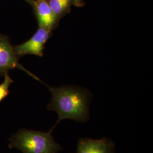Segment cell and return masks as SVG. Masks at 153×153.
I'll use <instances>...</instances> for the list:
<instances>
[{"instance_id": "obj_1", "label": "cell", "mask_w": 153, "mask_h": 153, "mask_svg": "<svg viewBox=\"0 0 153 153\" xmlns=\"http://www.w3.org/2000/svg\"><path fill=\"white\" fill-rule=\"evenodd\" d=\"M48 87L52 97L47 108L57 112L59 116L51 131L64 119H72L82 123L88 121L90 117L89 105L92 96L88 89L68 85L59 88Z\"/></svg>"}, {"instance_id": "obj_2", "label": "cell", "mask_w": 153, "mask_h": 153, "mask_svg": "<svg viewBox=\"0 0 153 153\" xmlns=\"http://www.w3.org/2000/svg\"><path fill=\"white\" fill-rule=\"evenodd\" d=\"M9 140V148L23 153H57L62 150L60 145L55 142L51 130L43 132L23 128Z\"/></svg>"}, {"instance_id": "obj_3", "label": "cell", "mask_w": 153, "mask_h": 153, "mask_svg": "<svg viewBox=\"0 0 153 153\" xmlns=\"http://www.w3.org/2000/svg\"><path fill=\"white\" fill-rule=\"evenodd\" d=\"M52 33L51 31L39 27L33 36L27 41L22 44L13 46L18 59L27 55L43 57L45 45L51 38Z\"/></svg>"}, {"instance_id": "obj_4", "label": "cell", "mask_w": 153, "mask_h": 153, "mask_svg": "<svg viewBox=\"0 0 153 153\" xmlns=\"http://www.w3.org/2000/svg\"><path fill=\"white\" fill-rule=\"evenodd\" d=\"M19 69L26 72L30 76L40 81L37 76L25 69L18 62L13 46L7 36L0 33V75L4 76L9 71Z\"/></svg>"}, {"instance_id": "obj_5", "label": "cell", "mask_w": 153, "mask_h": 153, "mask_svg": "<svg viewBox=\"0 0 153 153\" xmlns=\"http://www.w3.org/2000/svg\"><path fill=\"white\" fill-rule=\"evenodd\" d=\"M32 7L39 27L52 31L57 27L60 21L57 19L50 7L48 0H35Z\"/></svg>"}, {"instance_id": "obj_6", "label": "cell", "mask_w": 153, "mask_h": 153, "mask_svg": "<svg viewBox=\"0 0 153 153\" xmlns=\"http://www.w3.org/2000/svg\"><path fill=\"white\" fill-rule=\"evenodd\" d=\"M115 145L111 139L81 138L78 141L76 153H115Z\"/></svg>"}, {"instance_id": "obj_7", "label": "cell", "mask_w": 153, "mask_h": 153, "mask_svg": "<svg viewBox=\"0 0 153 153\" xmlns=\"http://www.w3.org/2000/svg\"><path fill=\"white\" fill-rule=\"evenodd\" d=\"M49 6L57 19H61L70 13L73 0H48Z\"/></svg>"}, {"instance_id": "obj_8", "label": "cell", "mask_w": 153, "mask_h": 153, "mask_svg": "<svg viewBox=\"0 0 153 153\" xmlns=\"http://www.w3.org/2000/svg\"><path fill=\"white\" fill-rule=\"evenodd\" d=\"M13 83V80L9 75V73L5 74L4 81L0 83V103L8 95L9 88Z\"/></svg>"}, {"instance_id": "obj_9", "label": "cell", "mask_w": 153, "mask_h": 153, "mask_svg": "<svg viewBox=\"0 0 153 153\" xmlns=\"http://www.w3.org/2000/svg\"><path fill=\"white\" fill-rule=\"evenodd\" d=\"M73 5L76 7H83L85 5V2L83 0H73Z\"/></svg>"}, {"instance_id": "obj_10", "label": "cell", "mask_w": 153, "mask_h": 153, "mask_svg": "<svg viewBox=\"0 0 153 153\" xmlns=\"http://www.w3.org/2000/svg\"><path fill=\"white\" fill-rule=\"evenodd\" d=\"M27 2L28 4H29L30 5L32 6L33 5V2H34V1H35V0H25Z\"/></svg>"}]
</instances>
